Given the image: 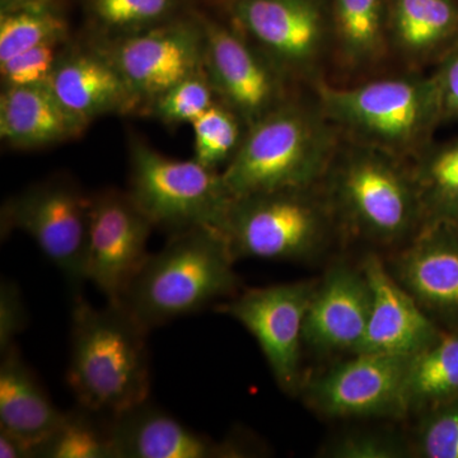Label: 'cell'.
Masks as SVG:
<instances>
[{"label":"cell","instance_id":"3957f363","mask_svg":"<svg viewBox=\"0 0 458 458\" xmlns=\"http://www.w3.org/2000/svg\"><path fill=\"white\" fill-rule=\"evenodd\" d=\"M316 114L286 101L250 126L222 176L233 199L309 189L333 156V135Z\"/></svg>","mask_w":458,"mask_h":458},{"label":"cell","instance_id":"e0dca14e","mask_svg":"<svg viewBox=\"0 0 458 458\" xmlns=\"http://www.w3.org/2000/svg\"><path fill=\"white\" fill-rule=\"evenodd\" d=\"M372 291L363 269L334 265L316 286L304 324V344L321 352L354 354L366 335Z\"/></svg>","mask_w":458,"mask_h":458},{"label":"cell","instance_id":"8d00e7d4","mask_svg":"<svg viewBox=\"0 0 458 458\" xmlns=\"http://www.w3.org/2000/svg\"><path fill=\"white\" fill-rule=\"evenodd\" d=\"M38 2H49V0H2V8L16 7V5Z\"/></svg>","mask_w":458,"mask_h":458},{"label":"cell","instance_id":"6da1fadb","mask_svg":"<svg viewBox=\"0 0 458 458\" xmlns=\"http://www.w3.org/2000/svg\"><path fill=\"white\" fill-rule=\"evenodd\" d=\"M71 331L66 384L78 405L114 417L149 400V330L122 303L74 294Z\"/></svg>","mask_w":458,"mask_h":458},{"label":"cell","instance_id":"ac0fdd59","mask_svg":"<svg viewBox=\"0 0 458 458\" xmlns=\"http://www.w3.org/2000/svg\"><path fill=\"white\" fill-rule=\"evenodd\" d=\"M47 84L59 101L87 125L106 114L140 111L134 93L98 45H68Z\"/></svg>","mask_w":458,"mask_h":458},{"label":"cell","instance_id":"5bb4252c","mask_svg":"<svg viewBox=\"0 0 458 458\" xmlns=\"http://www.w3.org/2000/svg\"><path fill=\"white\" fill-rule=\"evenodd\" d=\"M232 16L284 75L310 73L327 47V22L318 0H233Z\"/></svg>","mask_w":458,"mask_h":458},{"label":"cell","instance_id":"7402d4cb","mask_svg":"<svg viewBox=\"0 0 458 458\" xmlns=\"http://www.w3.org/2000/svg\"><path fill=\"white\" fill-rule=\"evenodd\" d=\"M457 396L458 333H442L428 348L410 357L406 411L424 412Z\"/></svg>","mask_w":458,"mask_h":458},{"label":"cell","instance_id":"9a60e30c","mask_svg":"<svg viewBox=\"0 0 458 458\" xmlns=\"http://www.w3.org/2000/svg\"><path fill=\"white\" fill-rule=\"evenodd\" d=\"M361 269L372 291V306L366 335L355 352L411 357L438 339L441 331L378 255L366 256Z\"/></svg>","mask_w":458,"mask_h":458},{"label":"cell","instance_id":"2e32d148","mask_svg":"<svg viewBox=\"0 0 458 458\" xmlns=\"http://www.w3.org/2000/svg\"><path fill=\"white\" fill-rule=\"evenodd\" d=\"M117 458H236L250 456L242 442L216 441L181 423L148 400L113 417Z\"/></svg>","mask_w":458,"mask_h":458},{"label":"cell","instance_id":"4dcf8cb0","mask_svg":"<svg viewBox=\"0 0 458 458\" xmlns=\"http://www.w3.org/2000/svg\"><path fill=\"white\" fill-rule=\"evenodd\" d=\"M424 412L414 454L424 458H458V396Z\"/></svg>","mask_w":458,"mask_h":458},{"label":"cell","instance_id":"4fadbf2b","mask_svg":"<svg viewBox=\"0 0 458 458\" xmlns=\"http://www.w3.org/2000/svg\"><path fill=\"white\" fill-rule=\"evenodd\" d=\"M155 225L128 191L106 189L92 194L86 280L117 302L147 261Z\"/></svg>","mask_w":458,"mask_h":458},{"label":"cell","instance_id":"d6986e66","mask_svg":"<svg viewBox=\"0 0 458 458\" xmlns=\"http://www.w3.org/2000/svg\"><path fill=\"white\" fill-rule=\"evenodd\" d=\"M391 273L421 309L458 322V242L441 222L414 238Z\"/></svg>","mask_w":458,"mask_h":458},{"label":"cell","instance_id":"7c38bea8","mask_svg":"<svg viewBox=\"0 0 458 458\" xmlns=\"http://www.w3.org/2000/svg\"><path fill=\"white\" fill-rule=\"evenodd\" d=\"M203 21L205 73L219 101L249 129L288 101L285 75L237 27Z\"/></svg>","mask_w":458,"mask_h":458},{"label":"cell","instance_id":"52a82bcc","mask_svg":"<svg viewBox=\"0 0 458 458\" xmlns=\"http://www.w3.org/2000/svg\"><path fill=\"white\" fill-rule=\"evenodd\" d=\"M92 195L74 180L55 176L8 199L0 214L2 238L27 234L57 267L75 293L86 280L87 245Z\"/></svg>","mask_w":458,"mask_h":458},{"label":"cell","instance_id":"44dd1931","mask_svg":"<svg viewBox=\"0 0 458 458\" xmlns=\"http://www.w3.org/2000/svg\"><path fill=\"white\" fill-rule=\"evenodd\" d=\"M0 429L35 448L55 432L64 412L54 405L16 344L0 352Z\"/></svg>","mask_w":458,"mask_h":458},{"label":"cell","instance_id":"8992f818","mask_svg":"<svg viewBox=\"0 0 458 458\" xmlns=\"http://www.w3.org/2000/svg\"><path fill=\"white\" fill-rule=\"evenodd\" d=\"M309 189L234 199L223 229L234 259L294 261L318 251L330 221L327 207Z\"/></svg>","mask_w":458,"mask_h":458},{"label":"cell","instance_id":"603a6c76","mask_svg":"<svg viewBox=\"0 0 458 458\" xmlns=\"http://www.w3.org/2000/svg\"><path fill=\"white\" fill-rule=\"evenodd\" d=\"M458 16L450 0H394L391 35L401 53L420 59L456 31Z\"/></svg>","mask_w":458,"mask_h":458},{"label":"cell","instance_id":"836d02e7","mask_svg":"<svg viewBox=\"0 0 458 458\" xmlns=\"http://www.w3.org/2000/svg\"><path fill=\"white\" fill-rule=\"evenodd\" d=\"M29 324L25 301L16 283L9 279L0 282V352L16 344V337Z\"/></svg>","mask_w":458,"mask_h":458},{"label":"cell","instance_id":"8fae6325","mask_svg":"<svg viewBox=\"0 0 458 458\" xmlns=\"http://www.w3.org/2000/svg\"><path fill=\"white\" fill-rule=\"evenodd\" d=\"M310 381L304 403L327 418H397L408 414L405 384L410 357L355 352Z\"/></svg>","mask_w":458,"mask_h":458},{"label":"cell","instance_id":"5b68a950","mask_svg":"<svg viewBox=\"0 0 458 458\" xmlns=\"http://www.w3.org/2000/svg\"><path fill=\"white\" fill-rule=\"evenodd\" d=\"M129 190L155 228L179 233L197 227L223 232L234 199L222 172L170 158L140 138L129 143Z\"/></svg>","mask_w":458,"mask_h":458},{"label":"cell","instance_id":"ba28073f","mask_svg":"<svg viewBox=\"0 0 458 458\" xmlns=\"http://www.w3.org/2000/svg\"><path fill=\"white\" fill-rule=\"evenodd\" d=\"M337 203L352 227L381 243L403 240L423 214L414 179L394 157L366 147L354 150L337 171Z\"/></svg>","mask_w":458,"mask_h":458},{"label":"cell","instance_id":"277c9868","mask_svg":"<svg viewBox=\"0 0 458 458\" xmlns=\"http://www.w3.org/2000/svg\"><path fill=\"white\" fill-rule=\"evenodd\" d=\"M322 114L364 146L397 158L417 152L443 116L436 78H391L351 89L321 86Z\"/></svg>","mask_w":458,"mask_h":458},{"label":"cell","instance_id":"f546056e","mask_svg":"<svg viewBox=\"0 0 458 458\" xmlns=\"http://www.w3.org/2000/svg\"><path fill=\"white\" fill-rule=\"evenodd\" d=\"M219 98L205 71L190 75L174 84L153 102L149 114L165 125H191Z\"/></svg>","mask_w":458,"mask_h":458},{"label":"cell","instance_id":"4316f807","mask_svg":"<svg viewBox=\"0 0 458 458\" xmlns=\"http://www.w3.org/2000/svg\"><path fill=\"white\" fill-rule=\"evenodd\" d=\"M89 12L101 40L146 31L186 13L182 0H89Z\"/></svg>","mask_w":458,"mask_h":458},{"label":"cell","instance_id":"cb8c5ba5","mask_svg":"<svg viewBox=\"0 0 458 458\" xmlns=\"http://www.w3.org/2000/svg\"><path fill=\"white\" fill-rule=\"evenodd\" d=\"M36 458H117L113 417L77 405L36 448Z\"/></svg>","mask_w":458,"mask_h":458},{"label":"cell","instance_id":"1f68e13d","mask_svg":"<svg viewBox=\"0 0 458 458\" xmlns=\"http://www.w3.org/2000/svg\"><path fill=\"white\" fill-rule=\"evenodd\" d=\"M66 47L68 38L45 42L2 63L0 75L3 87L38 86L49 83Z\"/></svg>","mask_w":458,"mask_h":458},{"label":"cell","instance_id":"484cf974","mask_svg":"<svg viewBox=\"0 0 458 458\" xmlns=\"http://www.w3.org/2000/svg\"><path fill=\"white\" fill-rule=\"evenodd\" d=\"M66 38L68 23L53 0L2 8L0 64L45 42Z\"/></svg>","mask_w":458,"mask_h":458},{"label":"cell","instance_id":"d590c367","mask_svg":"<svg viewBox=\"0 0 458 458\" xmlns=\"http://www.w3.org/2000/svg\"><path fill=\"white\" fill-rule=\"evenodd\" d=\"M0 457L36 458L35 448L25 439L0 429Z\"/></svg>","mask_w":458,"mask_h":458},{"label":"cell","instance_id":"f1b7e54d","mask_svg":"<svg viewBox=\"0 0 458 458\" xmlns=\"http://www.w3.org/2000/svg\"><path fill=\"white\" fill-rule=\"evenodd\" d=\"M194 131V158L218 170L236 155L246 131L245 123L222 101L216 102L191 123Z\"/></svg>","mask_w":458,"mask_h":458},{"label":"cell","instance_id":"ffe728a7","mask_svg":"<svg viewBox=\"0 0 458 458\" xmlns=\"http://www.w3.org/2000/svg\"><path fill=\"white\" fill-rule=\"evenodd\" d=\"M87 126L59 101L49 84L3 87L0 138L14 149H38L73 140Z\"/></svg>","mask_w":458,"mask_h":458},{"label":"cell","instance_id":"9c48e42d","mask_svg":"<svg viewBox=\"0 0 458 458\" xmlns=\"http://www.w3.org/2000/svg\"><path fill=\"white\" fill-rule=\"evenodd\" d=\"M129 89L148 111L159 96L204 71L203 16L186 12L164 25L123 38L99 40Z\"/></svg>","mask_w":458,"mask_h":458},{"label":"cell","instance_id":"d6a6232c","mask_svg":"<svg viewBox=\"0 0 458 458\" xmlns=\"http://www.w3.org/2000/svg\"><path fill=\"white\" fill-rule=\"evenodd\" d=\"M410 450L393 434L363 432L340 437L324 450L333 458H403Z\"/></svg>","mask_w":458,"mask_h":458},{"label":"cell","instance_id":"d4e9b609","mask_svg":"<svg viewBox=\"0 0 458 458\" xmlns=\"http://www.w3.org/2000/svg\"><path fill=\"white\" fill-rule=\"evenodd\" d=\"M337 47L352 68L375 64L386 49L382 0H335Z\"/></svg>","mask_w":458,"mask_h":458},{"label":"cell","instance_id":"83f0119b","mask_svg":"<svg viewBox=\"0 0 458 458\" xmlns=\"http://www.w3.org/2000/svg\"><path fill=\"white\" fill-rule=\"evenodd\" d=\"M412 179L421 209L434 222L458 216V141L424 158Z\"/></svg>","mask_w":458,"mask_h":458},{"label":"cell","instance_id":"7a4b0ae2","mask_svg":"<svg viewBox=\"0 0 458 458\" xmlns=\"http://www.w3.org/2000/svg\"><path fill=\"white\" fill-rule=\"evenodd\" d=\"M234 261L219 229L197 227L170 234L161 251L148 256L117 302L150 331L236 295Z\"/></svg>","mask_w":458,"mask_h":458},{"label":"cell","instance_id":"30bf717a","mask_svg":"<svg viewBox=\"0 0 458 458\" xmlns=\"http://www.w3.org/2000/svg\"><path fill=\"white\" fill-rule=\"evenodd\" d=\"M318 282H295L249 289L216 306L255 337L276 384L286 394L300 393L301 357L307 312Z\"/></svg>","mask_w":458,"mask_h":458},{"label":"cell","instance_id":"e575fe53","mask_svg":"<svg viewBox=\"0 0 458 458\" xmlns=\"http://www.w3.org/2000/svg\"><path fill=\"white\" fill-rule=\"evenodd\" d=\"M439 93H441L443 116H457L458 114V53L452 57L443 69L442 74L437 77Z\"/></svg>","mask_w":458,"mask_h":458}]
</instances>
